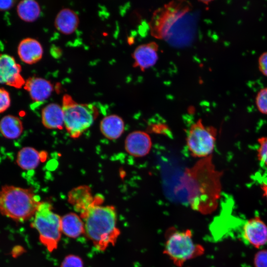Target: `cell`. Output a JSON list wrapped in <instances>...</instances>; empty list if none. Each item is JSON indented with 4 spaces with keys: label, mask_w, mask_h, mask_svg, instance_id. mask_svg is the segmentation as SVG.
Instances as JSON below:
<instances>
[{
    "label": "cell",
    "mask_w": 267,
    "mask_h": 267,
    "mask_svg": "<svg viewBox=\"0 0 267 267\" xmlns=\"http://www.w3.org/2000/svg\"><path fill=\"white\" fill-rule=\"evenodd\" d=\"M40 202L30 188L5 185L0 190V213L16 221L34 217Z\"/></svg>",
    "instance_id": "obj_3"
},
{
    "label": "cell",
    "mask_w": 267,
    "mask_h": 267,
    "mask_svg": "<svg viewBox=\"0 0 267 267\" xmlns=\"http://www.w3.org/2000/svg\"><path fill=\"white\" fill-rule=\"evenodd\" d=\"M62 108L64 126L70 136L79 137L93 124L98 114L97 108L92 104L76 102L69 94L62 98Z\"/></svg>",
    "instance_id": "obj_4"
},
{
    "label": "cell",
    "mask_w": 267,
    "mask_h": 267,
    "mask_svg": "<svg viewBox=\"0 0 267 267\" xmlns=\"http://www.w3.org/2000/svg\"><path fill=\"white\" fill-rule=\"evenodd\" d=\"M41 118L44 126L48 129L61 130L64 126L62 108L55 103H49L43 108Z\"/></svg>",
    "instance_id": "obj_16"
},
{
    "label": "cell",
    "mask_w": 267,
    "mask_h": 267,
    "mask_svg": "<svg viewBox=\"0 0 267 267\" xmlns=\"http://www.w3.org/2000/svg\"><path fill=\"white\" fill-rule=\"evenodd\" d=\"M42 160L41 153L32 147H24L17 153L16 163L25 170L35 169Z\"/></svg>",
    "instance_id": "obj_20"
},
{
    "label": "cell",
    "mask_w": 267,
    "mask_h": 267,
    "mask_svg": "<svg viewBox=\"0 0 267 267\" xmlns=\"http://www.w3.org/2000/svg\"><path fill=\"white\" fill-rule=\"evenodd\" d=\"M32 226L38 231L42 244L49 252L57 248L62 233L61 217L47 202H41L34 216Z\"/></svg>",
    "instance_id": "obj_5"
},
{
    "label": "cell",
    "mask_w": 267,
    "mask_h": 267,
    "mask_svg": "<svg viewBox=\"0 0 267 267\" xmlns=\"http://www.w3.org/2000/svg\"><path fill=\"white\" fill-rule=\"evenodd\" d=\"M21 66L12 56L0 54V84L21 88L26 82L21 74Z\"/></svg>",
    "instance_id": "obj_9"
},
{
    "label": "cell",
    "mask_w": 267,
    "mask_h": 267,
    "mask_svg": "<svg viewBox=\"0 0 267 267\" xmlns=\"http://www.w3.org/2000/svg\"><path fill=\"white\" fill-rule=\"evenodd\" d=\"M222 175L214 165L212 155L185 171L183 181L187 192L185 201L192 209L203 214L216 209L222 191Z\"/></svg>",
    "instance_id": "obj_1"
},
{
    "label": "cell",
    "mask_w": 267,
    "mask_h": 267,
    "mask_svg": "<svg viewBox=\"0 0 267 267\" xmlns=\"http://www.w3.org/2000/svg\"><path fill=\"white\" fill-rule=\"evenodd\" d=\"M23 131L22 122L16 116L8 115L2 117L0 120V133L6 138H17Z\"/></svg>",
    "instance_id": "obj_21"
},
{
    "label": "cell",
    "mask_w": 267,
    "mask_h": 267,
    "mask_svg": "<svg viewBox=\"0 0 267 267\" xmlns=\"http://www.w3.org/2000/svg\"><path fill=\"white\" fill-rule=\"evenodd\" d=\"M41 7L38 2L34 0H24L17 6V13L19 18L26 22L36 20L41 14Z\"/></svg>",
    "instance_id": "obj_22"
},
{
    "label": "cell",
    "mask_w": 267,
    "mask_h": 267,
    "mask_svg": "<svg viewBox=\"0 0 267 267\" xmlns=\"http://www.w3.org/2000/svg\"><path fill=\"white\" fill-rule=\"evenodd\" d=\"M188 5L173 2L159 9L151 22L152 35L158 38H167L173 26L188 11Z\"/></svg>",
    "instance_id": "obj_8"
},
{
    "label": "cell",
    "mask_w": 267,
    "mask_h": 267,
    "mask_svg": "<svg viewBox=\"0 0 267 267\" xmlns=\"http://www.w3.org/2000/svg\"><path fill=\"white\" fill-rule=\"evenodd\" d=\"M101 197H95L94 203L81 217L87 237L97 250L102 251L115 244L120 231L117 226L116 209L113 206L101 205Z\"/></svg>",
    "instance_id": "obj_2"
},
{
    "label": "cell",
    "mask_w": 267,
    "mask_h": 267,
    "mask_svg": "<svg viewBox=\"0 0 267 267\" xmlns=\"http://www.w3.org/2000/svg\"><path fill=\"white\" fill-rule=\"evenodd\" d=\"M255 267H267V250L259 251L254 258Z\"/></svg>",
    "instance_id": "obj_27"
},
{
    "label": "cell",
    "mask_w": 267,
    "mask_h": 267,
    "mask_svg": "<svg viewBox=\"0 0 267 267\" xmlns=\"http://www.w3.org/2000/svg\"><path fill=\"white\" fill-rule=\"evenodd\" d=\"M100 130L106 138L110 140L118 139L124 132V121L117 115L106 116L100 122Z\"/></svg>",
    "instance_id": "obj_18"
},
{
    "label": "cell",
    "mask_w": 267,
    "mask_h": 267,
    "mask_svg": "<svg viewBox=\"0 0 267 267\" xmlns=\"http://www.w3.org/2000/svg\"><path fill=\"white\" fill-rule=\"evenodd\" d=\"M31 99L37 102H41L47 99L53 90L51 83L43 78L32 77L28 78L24 86Z\"/></svg>",
    "instance_id": "obj_12"
},
{
    "label": "cell",
    "mask_w": 267,
    "mask_h": 267,
    "mask_svg": "<svg viewBox=\"0 0 267 267\" xmlns=\"http://www.w3.org/2000/svg\"><path fill=\"white\" fill-rule=\"evenodd\" d=\"M158 47L155 42L138 46L133 54L134 66L144 70L154 65L158 58Z\"/></svg>",
    "instance_id": "obj_13"
},
{
    "label": "cell",
    "mask_w": 267,
    "mask_h": 267,
    "mask_svg": "<svg viewBox=\"0 0 267 267\" xmlns=\"http://www.w3.org/2000/svg\"><path fill=\"white\" fill-rule=\"evenodd\" d=\"M203 252V248L194 242L191 230L168 232L164 253L176 266L181 267L186 261L201 255Z\"/></svg>",
    "instance_id": "obj_6"
},
{
    "label": "cell",
    "mask_w": 267,
    "mask_h": 267,
    "mask_svg": "<svg viewBox=\"0 0 267 267\" xmlns=\"http://www.w3.org/2000/svg\"><path fill=\"white\" fill-rule=\"evenodd\" d=\"M43 51L40 43L31 38L21 40L17 47V53L20 59L28 64H33L40 61L43 57Z\"/></svg>",
    "instance_id": "obj_14"
},
{
    "label": "cell",
    "mask_w": 267,
    "mask_h": 267,
    "mask_svg": "<svg viewBox=\"0 0 267 267\" xmlns=\"http://www.w3.org/2000/svg\"><path fill=\"white\" fill-rule=\"evenodd\" d=\"M79 24L78 15L74 10L68 8L60 10L54 20L56 29L65 35L73 33L77 29Z\"/></svg>",
    "instance_id": "obj_17"
},
{
    "label": "cell",
    "mask_w": 267,
    "mask_h": 267,
    "mask_svg": "<svg viewBox=\"0 0 267 267\" xmlns=\"http://www.w3.org/2000/svg\"><path fill=\"white\" fill-rule=\"evenodd\" d=\"M260 188L263 196L266 199L267 201V182H262L260 184Z\"/></svg>",
    "instance_id": "obj_30"
},
{
    "label": "cell",
    "mask_w": 267,
    "mask_h": 267,
    "mask_svg": "<svg viewBox=\"0 0 267 267\" xmlns=\"http://www.w3.org/2000/svg\"><path fill=\"white\" fill-rule=\"evenodd\" d=\"M152 140L149 134L142 131H134L130 133L125 140L127 152L135 157H142L150 152Z\"/></svg>",
    "instance_id": "obj_11"
},
{
    "label": "cell",
    "mask_w": 267,
    "mask_h": 267,
    "mask_svg": "<svg viewBox=\"0 0 267 267\" xmlns=\"http://www.w3.org/2000/svg\"><path fill=\"white\" fill-rule=\"evenodd\" d=\"M15 2V1L12 0H0V11H5L10 9Z\"/></svg>",
    "instance_id": "obj_29"
},
{
    "label": "cell",
    "mask_w": 267,
    "mask_h": 267,
    "mask_svg": "<svg viewBox=\"0 0 267 267\" xmlns=\"http://www.w3.org/2000/svg\"><path fill=\"white\" fill-rule=\"evenodd\" d=\"M217 136V130L205 125L201 119L190 127L186 138V145L192 157L204 158L212 155Z\"/></svg>",
    "instance_id": "obj_7"
},
{
    "label": "cell",
    "mask_w": 267,
    "mask_h": 267,
    "mask_svg": "<svg viewBox=\"0 0 267 267\" xmlns=\"http://www.w3.org/2000/svg\"><path fill=\"white\" fill-rule=\"evenodd\" d=\"M257 144V159L267 169V136H262L258 137Z\"/></svg>",
    "instance_id": "obj_23"
},
{
    "label": "cell",
    "mask_w": 267,
    "mask_h": 267,
    "mask_svg": "<svg viewBox=\"0 0 267 267\" xmlns=\"http://www.w3.org/2000/svg\"><path fill=\"white\" fill-rule=\"evenodd\" d=\"M258 67L260 72L267 77V51L263 52L258 58Z\"/></svg>",
    "instance_id": "obj_28"
},
{
    "label": "cell",
    "mask_w": 267,
    "mask_h": 267,
    "mask_svg": "<svg viewBox=\"0 0 267 267\" xmlns=\"http://www.w3.org/2000/svg\"><path fill=\"white\" fill-rule=\"evenodd\" d=\"M255 104L259 112L267 115V87L258 91L255 97Z\"/></svg>",
    "instance_id": "obj_24"
},
{
    "label": "cell",
    "mask_w": 267,
    "mask_h": 267,
    "mask_svg": "<svg viewBox=\"0 0 267 267\" xmlns=\"http://www.w3.org/2000/svg\"><path fill=\"white\" fill-rule=\"evenodd\" d=\"M61 267H84V264L80 257L70 254L63 259Z\"/></svg>",
    "instance_id": "obj_25"
},
{
    "label": "cell",
    "mask_w": 267,
    "mask_h": 267,
    "mask_svg": "<svg viewBox=\"0 0 267 267\" xmlns=\"http://www.w3.org/2000/svg\"><path fill=\"white\" fill-rule=\"evenodd\" d=\"M11 99L9 92L0 88V113L5 111L10 106Z\"/></svg>",
    "instance_id": "obj_26"
},
{
    "label": "cell",
    "mask_w": 267,
    "mask_h": 267,
    "mask_svg": "<svg viewBox=\"0 0 267 267\" xmlns=\"http://www.w3.org/2000/svg\"><path fill=\"white\" fill-rule=\"evenodd\" d=\"M241 235L247 244L259 248L267 243V225L259 217L251 218L243 225Z\"/></svg>",
    "instance_id": "obj_10"
},
{
    "label": "cell",
    "mask_w": 267,
    "mask_h": 267,
    "mask_svg": "<svg viewBox=\"0 0 267 267\" xmlns=\"http://www.w3.org/2000/svg\"><path fill=\"white\" fill-rule=\"evenodd\" d=\"M95 200V197H93L90 188L87 185L75 187L68 194L69 202L81 214L84 213L94 203Z\"/></svg>",
    "instance_id": "obj_15"
},
{
    "label": "cell",
    "mask_w": 267,
    "mask_h": 267,
    "mask_svg": "<svg viewBox=\"0 0 267 267\" xmlns=\"http://www.w3.org/2000/svg\"><path fill=\"white\" fill-rule=\"evenodd\" d=\"M62 233L70 238H77L85 233L84 222L81 217L74 213H70L61 218Z\"/></svg>",
    "instance_id": "obj_19"
}]
</instances>
